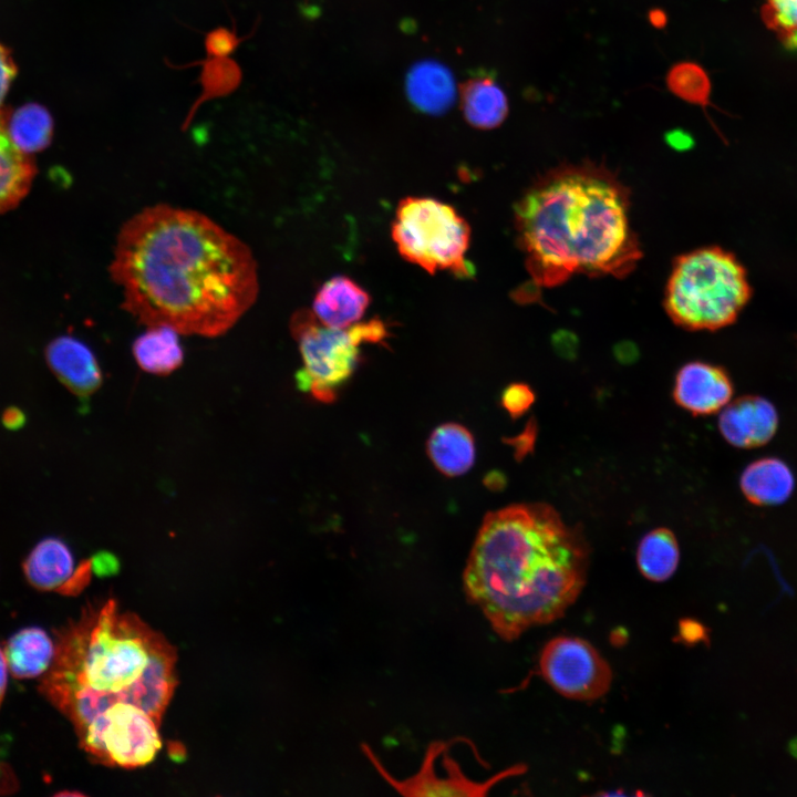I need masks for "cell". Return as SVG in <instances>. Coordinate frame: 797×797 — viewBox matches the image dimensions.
I'll return each mask as SVG.
<instances>
[{
  "label": "cell",
  "mask_w": 797,
  "mask_h": 797,
  "mask_svg": "<svg viewBox=\"0 0 797 797\" xmlns=\"http://www.w3.org/2000/svg\"><path fill=\"white\" fill-rule=\"evenodd\" d=\"M123 308L141 323L218 337L259 291L250 248L196 210L157 204L120 229L108 268Z\"/></svg>",
  "instance_id": "cell-1"
},
{
  "label": "cell",
  "mask_w": 797,
  "mask_h": 797,
  "mask_svg": "<svg viewBox=\"0 0 797 797\" xmlns=\"http://www.w3.org/2000/svg\"><path fill=\"white\" fill-rule=\"evenodd\" d=\"M589 551L549 505L489 513L464 571V589L505 640L563 615L580 594Z\"/></svg>",
  "instance_id": "cell-2"
},
{
  "label": "cell",
  "mask_w": 797,
  "mask_h": 797,
  "mask_svg": "<svg viewBox=\"0 0 797 797\" xmlns=\"http://www.w3.org/2000/svg\"><path fill=\"white\" fill-rule=\"evenodd\" d=\"M514 210L517 241L538 287H555L575 275L622 278L642 256L630 222L629 190L601 165L549 170Z\"/></svg>",
  "instance_id": "cell-3"
},
{
  "label": "cell",
  "mask_w": 797,
  "mask_h": 797,
  "mask_svg": "<svg viewBox=\"0 0 797 797\" xmlns=\"http://www.w3.org/2000/svg\"><path fill=\"white\" fill-rule=\"evenodd\" d=\"M175 660L159 634L108 600L58 632L54 659L39 690L77 736L117 702L137 705L161 723L176 685Z\"/></svg>",
  "instance_id": "cell-4"
},
{
  "label": "cell",
  "mask_w": 797,
  "mask_h": 797,
  "mask_svg": "<svg viewBox=\"0 0 797 797\" xmlns=\"http://www.w3.org/2000/svg\"><path fill=\"white\" fill-rule=\"evenodd\" d=\"M751 294L746 271L736 257L720 247H705L674 260L664 309L683 329L714 331L734 323Z\"/></svg>",
  "instance_id": "cell-5"
},
{
  "label": "cell",
  "mask_w": 797,
  "mask_h": 797,
  "mask_svg": "<svg viewBox=\"0 0 797 797\" xmlns=\"http://www.w3.org/2000/svg\"><path fill=\"white\" fill-rule=\"evenodd\" d=\"M398 253L428 273L446 270L464 279L474 275L466 259L470 228L454 207L429 197H406L392 224Z\"/></svg>",
  "instance_id": "cell-6"
},
{
  "label": "cell",
  "mask_w": 797,
  "mask_h": 797,
  "mask_svg": "<svg viewBox=\"0 0 797 797\" xmlns=\"http://www.w3.org/2000/svg\"><path fill=\"white\" fill-rule=\"evenodd\" d=\"M291 331L303 362L296 375L297 384L323 402L332 401L335 390L353 373L360 345L379 343L387 337L386 327L380 319L349 328H331L322 324L309 310L293 314Z\"/></svg>",
  "instance_id": "cell-7"
},
{
  "label": "cell",
  "mask_w": 797,
  "mask_h": 797,
  "mask_svg": "<svg viewBox=\"0 0 797 797\" xmlns=\"http://www.w3.org/2000/svg\"><path fill=\"white\" fill-rule=\"evenodd\" d=\"M159 724L144 708L117 702L79 735L80 745L106 765L144 766L155 758L162 746Z\"/></svg>",
  "instance_id": "cell-8"
},
{
  "label": "cell",
  "mask_w": 797,
  "mask_h": 797,
  "mask_svg": "<svg viewBox=\"0 0 797 797\" xmlns=\"http://www.w3.org/2000/svg\"><path fill=\"white\" fill-rule=\"evenodd\" d=\"M540 672L547 683L565 697L591 701L610 689L612 673L608 662L588 641L557 636L541 651Z\"/></svg>",
  "instance_id": "cell-9"
},
{
  "label": "cell",
  "mask_w": 797,
  "mask_h": 797,
  "mask_svg": "<svg viewBox=\"0 0 797 797\" xmlns=\"http://www.w3.org/2000/svg\"><path fill=\"white\" fill-rule=\"evenodd\" d=\"M779 416L775 405L759 395H743L731 400L721 411L718 431L737 448H756L775 436Z\"/></svg>",
  "instance_id": "cell-10"
},
{
  "label": "cell",
  "mask_w": 797,
  "mask_h": 797,
  "mask_svg": "<svg viewBox=\"0 0 797 797\" xmlns=\"http://www.w3.org/2000/svg\"><path fill=\"white\" fill-rule=\"evenodd\" d=\"M734 386L727 372L702 361L684 364L676 373L673 398L694 416L720 412L733 397Z\"/></svg>",
  "instance_id": "cell-11"
},
{
  "label": "cell",
  "mask_w": 797,
  "mask_h": 797,
  "mask_svg": "<svg viewBox=\"0 0 797 797\" xmlns=\"http://www.w3.org/2000/svg\"><path fill=\"white\" fill-rule=\"evenodd\" d=\"M45 360L56 379L81 400H87L102 385V370L94 353L74 337L53 339L45 349Z\"/></svg>",
  "instance_id": "cell-12"
},
{
  "label": "cell",
  "mask_w": 797,
  "mask_h": 797,
  "mask_svg": "<svg viewBox=\"0 0 797 797\" xmlns=\"http://www.w3.org/2000/svg\"><path fill=\"white\" fill-rule=\"evenodd\" d=\"M370 304L369 293L345 276L325 281L314 296L312 312L324 325L349 328L358 323Z\"/></svg>",
  "instance_id": "cell-13"
},
{
  "label": "cell",
  "mask_w": 797,
  "mask_h": 797,
  "mask_svg": "<svg viewBox=\"0 0 797 797\" xmlns=\"http://www.w3.org/2000/svg\"><path fill=\"white\" fill-rule=\"evenodd\" d=\"M739 488L753 505H780L793 494L795 476L784 460L777 457H763L744 468L739 477Z\"/></svg>",
  "instance_id": "cell-14"
},
{
  "label": "cell",
  "mask_w": 797,
  "mask_h": 797,
  "mask_svg": "<svg viewBox=\"0 0 797 797\" xmlns=\"http://www.w3.org/2000/svg\"><path fill=\"white\" fill-rule=\"evenodd\" d=\"M28 582L38 590L60 589L74 571V558L69 546L60 538L40 540L23 561Z\"/></svg>",
  "instance_id": "cell-15"
},
{
  "label": "cell",
  "mask_w": 797,
  "mask_h": 797,
  "mask_svg": "<svg viewBox=\"0 0 797 797\" xmlns=\"http://www.w3.org/2000/svg\"><path fill=\"white\" fill-rule=\"evenodd\" d=\"M3 651L8 669L14 677L32 679L49 670L54 659L55 644L44 630L32 627L13 634Z\"/></svg>",
  "instance_id": "cell-16"
},
{
  "label": "cell",
  "mask_w": 797,
  "mask_h": 797,
  "mask_svg": "<svg viewBox=\"0 0 797 797\" xmlns=\"http://www.w3.org/2000/svg\"><path fill=\"white\" fill-rule=\"evenodd\" d=\"M460 103L466 121L480 130L499 126L508 115L507 96L489 76L466 81L460 89Z\"/></svg>",
  "instance_id": "cell-17"
},
{
  "label": "cell",
  "mask_w": 797,
  "mask_h": 797,
  "mask_svg": "<svg viewBox=\"0 0 797 797\" xmlns=\"http://www.w3.org/2000/svg\"><path fill=\"white\" fill-rule=\"evenodd\" d=\"M35 168L28 154L12 142L0 111V214L14 207L29 192Z\"/></svg>",
  "instance_id": "cell-18"
},
{
  "label": "cell",
  "mask_w": 797,
  "mask_h": 797,
  "mask_svg": "<svg viewBox=\"0 0 797 797\" xmlns=\"http://www.w3.org/2000/svg\"><path fill=\"white\" fill-rule=\"evenodd\" d=\"M427 453L435 467L446 476L466 473L475 460V442L470 432L455 423L436 427L427 441Z\"/></svg>",
  "instance_id": "cell-19"
},
{
  "label": "cell",
  "mask_w": 797,
  "mask_h": 797,
  "mask_svg": "<svg viewBox=\"0 0 797 797\" xmlns=\"http://www.w3.org/2000/svg\"><path fill=\"white\" fill-rule=\"evenodd\" d=\"M178 332L166 325H153L133 342V355L138 366L148 373L167 375L184 360Z\"/></svg>",
  "instance_id": "cell-20"
},
{
  "label": "cell",
  "mask_w": 797,
  "mask_h": 797,
  "mask_svg": "<svg viewBox=\"0 0 797 797\" xmlns=\"http://www.w3.org/2000/svg\"><path fill=\"white\" fill-rule=\"evenodd\" d=\"M454 82L451 73L438 63L415 65L407 77V92L412 103L423 112L439 114L454 100Z\"/></svg>",
  "instance_id": "cell-21"
},
{
  "label": "cell",
  "mask_w": 797,
  "mask_h": 797,
  "mask_svg": "<svg viewBox=\"0 0 797 797\" xmlns=\"http://www.w3.org/2000/svg\"><path fill=\"white\" fill-rule=\"evenodd\" d=\"M680 550L674 534L667 528H656L640 541L636 562L640 572L649 580L662 582L676 570Z\"/></svg>",
  "instance_id": "cell-22"
},
{
  "label": "cell",
  "mask_w": 797,
  "mask_h": 797,
  "mask_svg": "<svg viewBox=\"0 0 797 797\" xmlns=\"http://www.w3.org/2000/svg\"><path fill=\"white\" fill-rule=\"evenodd\" d=\"M8 133L23 153L39 152L46 147L53 134V121L41 105L31 103L6 116Z\"/></svg>",
  "instance_id": "cell-23"
},
{
  "label": "cell",
  "mask_w": 797,
  "mask_h": 797,
  "mask_svg": "<svg viewBox=\"0 0 797 797\" xmlns=\"http://www.w3.org/2000/svg\"><path fill=\"white\" fill-rule=\"evenodd\" d=\"M665 83L676 97L703 108L711 105V82L706 71L697 63L682 61L666 73Z\"/></svg>",
  "instance_id": "cell-24"
},
{
  "label": "cell",
  "mask_w": 797,
  "mask_h": 797,
  "mask_svg": "<svg viewBox=\"0 0 797 797\" xmlns=\"http://www.w3.org/2000/svg\"><path fill=\"white\" fill-rule=\"evenodd\" d=\"M760 15L787 50H797V0H763Z\"/></svg>",
  "instance_id": "cell-25"
},
{
  "label": "cell",
  "mask_w": 797,
  "mask_h": 797,
  "mask_svg": "<svg viewBox=\"0 0 797 797\" xmlns=\"http://www.w3.org/2000/svg\"><path fill=\"white\" fill-rule=\"evenodd\" d=\"M535 401L532 390L524 383H513L501 394V404L511 417L525 414Z\"/></svg>",
  "instance_id": "cell-26"
},
{
  "label": "cell",
  "mask_w": 797,
  "mask_h": 797,
  "mask_svg": "<svg viewBox=\"0 0 797 797\" xmlns=\"http://www.w3.org/2000/svg\"><path fill=\"white\" fill-rule=\"evenodd\" d=\"M92 571L91 559L83 560L68 581L58 589V592L64 594L79 593L89 583Z\"/></svg>",
  "instance_id": "cell-27"
},
{
  "label": "cell",
  "mask_w": 797,
  "mask_h": 797,
  "mask_svg": "<svg viewBox=\"0 0 797 797\" xmlns=\"http://www.w3.org/2000/svg\"><path fill=\"white\" fill-rule=\"evenodd\" d=\"M17 74V66L9 50L0 43V106Z\"/></svg>",
  "instance_id": "cell-28"
},
{
  "label": "cell",
  "mask_w": 797,
  "mask_h": 797,
  "mask_svg": "<svg viewBox=\"0 0 797 797\" xmlns=\"http://www.w3.org/2000/svg\"><path fill=\"white\" fill-rule=\"evenodd\" d=\"M92 570L101 577L113 576L120 569L117 558L106 551H101L91 558Z\"/></svg>",
  "instance_id": "cell-29"
},
{
  "label": "cell",
  "mask_w": 797,
  "mask_h": 797,
  "mask_svg": "<svg viewBox=\"0 0 797 797\" xmlns=\"http://www.w3.org/2000/svg\"><path fill=\"white\" fill-rule=\"evenodd\" d=\"M666 144L674 151H689L694 145L692 136L683 130H673L665 134Z\"/></svg>",
  "instance_id": "cell-30"
},
{
  "label": "cell",
  "mask_w": 797,
  "mask_h": 797,
  "mask_svg": "<svg viewBox=\"0 0 797 797\" xmlns=\"http://www.w3.org/2000/svg\"><path fill=\"white\" fill-rule=\"evenodd\" d=\"M2 423L9 429H18L25 423L24 413L18 407H8L2 414Z\"/></svg>",
  "instance_id": "cell-31"
},
{
  "label": "cell",
  "mask_w": 797,
  "mask_h": 797,
  "mask_svg": "<svg viewBox=\"0 0 797 797\" xmlns=\"http://www.w3.org/2000/svg\"><path fill=\"white\" fill-rule=\"evenodd\" d=\"M555 345L558 348L559 352L562 353H570L573 352L576 349V337L568 331H559L553 337Z\"/></svg>",
  "instance_id": "cell-32"
},
{
  "label": "cell",
  "mask_w": 797,
  "mask_h": 797,
  "mask_svg": "<svg viewBox=\"0 0 797 797\" xmlns=\"http://www.w3.org/2000/svg\"><path fill=\"white\" fill-rule=\"evenodd\" d=\"M8 682V663L4 651L0 648V706L4 697Z\"/></svg>",
  "instance_id": "cell-33"
}]
</instances>
